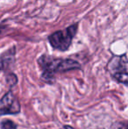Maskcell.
<instances>
[{
    "label": "cell",
    "mask_w": 128,
    "mask_h": 129,
    "mask_svg": "<svg viewBox=\"0 0 128 129\" xmlns=\"http://www.w3.org/2000/svg\"><path fill=\"white\" fill-rule=\"evenodd\" d=\"M37 61L42 71L41 78L48 83H52L56 73L81 69V64L75 60L54 57L48 54H42L38 58Z\"/></svg>",
    "instance_id": "obj_1"
},
{
    "label": "cell",
    "mask_w": 128,
    "mask_h": 129,
    "mask_svg": "<svg viewBox=\"0 0 128 129\" xmlns=\"http://www.w3.org/2000/svg\"><path fill=\"white\" fill-rule=\"evenodd\" d=\"M78 31V23L70 25L62 30L53 33L48 36V40L52 48L59 51H66L71 46L73 39Z\"/></svg>",
    "instance_id": "obj_2"
},
{
    "label": "cell",
    "mask_w": 128,
    "mask_h": 129,
    "mask_svg": "<svg viewBox=\"0 0 128 129\" xmlns=\"http://www.w3.org/2000/svg\"><path fill=\"white\" fill-rule=\"evenodd\" d=\"M106 68L116 81L128 86V56L126 54L113 55L109 60Z\"/></svg>",
    "instance_id": "obj_3"
},
{
    "label": "cell",
    "mask_w": 128,
    "mask_h": 129,
    "mask_svg": "<svg viewBox=\"0 0 128 129\" xmlns=\"http://www.w3.org/2000/svg\"><path fill=\"white\" fill-rule=\"evenodd\" d=\"M20 112V104L12 91H8L0 99V115L18 114Z\"/></svg>",
    "instance_id": "obj_4"
},
{
    "label": "cell",
    "mask_w": 128,
    "mask_h": 129,
    "mask_svg": "<svg viewBox=\"0 0 128 129\" xmlns=\"http://www.w3.org/2000/svg\"><path fill=\"white\" fill-rule=\"evenodd\" d=\"M16 48L12 47L0 55V70L8 69L15 61Z\"/></svg>",
    "instance_id": "obj_5"
},
{
    "label": "cell",
    "mask_w": 128,
    "mask_h": 129,
    "mask_svg": "<svg viewBox=\"0 0 128 129\" xmlns=\"http://www.w3.org/2000/svg\"><path fill=\"white\" fill-rule=\"evenodd\" d=\"M1 129H17V125L10 119H5L0 124Z\"/></svg>",
    "instance_id": "obj_6"
},
{
    "label": "cell",
    "mask_w": 128,
    "mask_h": 129,
    "mask_svg": "<svg viewBox=\"0 0 128 129\" xmlns=\"http://www.w3.org/2000/svg\"><path fill=\"white\" fill-rule=\"evenodd\" d=\"M6 82L8 84H10L11 86H13L17 83L18 82V78L16 77L15 74L13 73H10L6 76Z\"/></svg>",
    "instance_id": "obj_7"
},
{
    "label": "cell",
    "mask_w": 128,
    "mask_h": 129,
    "mask_svg": "<svg viewBox=\"0 0 128 129\" xmlns=\"http://www.w3.org/2000/svg\"><path fill=\"white\" fill-rule=\"evenodd\" d=\"M114 129H128V122H117Z\"/></svg>",
    "instance_id": "obj_8"
},
{
    "label": "cell",
    "mask_w": 128,
    "mask_h": 129,
    "mask_svg": "<svg viewBox=\"0 0 128 129\" xmlns=\"http://www.w3.org/2000/svg\"><path fill=\"white\" fill-rule=\"evenodd\" d=\"M5 26H2V25H0V34H1V33L3 32V30L5 29Z\"/></svg>",
    "instance_id": "obj_9"
}]
</instances>
